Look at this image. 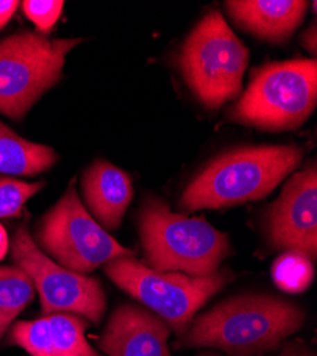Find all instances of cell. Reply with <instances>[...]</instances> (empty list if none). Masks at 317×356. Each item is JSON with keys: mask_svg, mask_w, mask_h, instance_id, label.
Returning a JSON list of instances; mask_svg holds the SVG:
<instances>
[{"mask_svg": "<svg viewBox=\"0 0 317 356\" xmlns=\"http://www.w3.org/2000/svg\"><path fill=\"white\" fill-rule=\"evenodd\" d=\"M316 103V60L269 63L253 72L248 90L226 115L262 130H293L307 120Z\"/></svg>", "mask_w": 317, "mask_h": 356, "instance_id": "277c9868", "label": "cell"}, {"mask_svg": "<svg viewBox=\"0 0 317 356\" xmlns=\"http://www.w3.org/2000/svg\"><path fill=\"white\" fill-rule=\"evenodd\" d=\"M200 356H219V355H214V353H204V355H200Z\"/></svg>", "mask_w": 317, "mask_h": 356, "instance_id": "cb8c5ba5", "label": "cell"}, {"mask_svg": "<svg viewBox=\"0 0 317 356\" xmlns=\"http://www.w3.org/2000/svg\"><path fill=\"white\" fill-rule=\"evenodd\" d=\"M139 234L148 268L208 277L230 254L228 235L205 218L175 214L155 198H147L139 213Z\"/></svg>", "mask_w": 317, "mask_h": 356, "instance_id": "3957f363", "label": "cell"}, {"mask_svg": "<svg viewBox=\"0 0 317 356\" xmlns=\"http://www.w3.org/2000/svg\"><path fill=\"white\" fill-rule=\"evenodd\" d=\"M12 258L36 285L44 315L74 312L100 323L107 308L100 282L53 262L33 241L27 225L13 236Z\"/></svg>", "mask_w": 317, "mask_h": 356, "instance_id": "9c48e42d", "label": "cell"}, {"mask_svg": "<svg viewBox=\"0 0 317 356\" xmlns=\"http://www.w3.org/2000/svg\"><path fill=\"white\" fill-rule=\"evenodd\" d=\"M104 271L132 298L162 316L177 334H184L195 312L230 281L228 271L208 277L158 273L132 257L107 262Z\"/></svg>", "mask_w": 317, "mask_h": 356, "instance_id": "8992f818", "label": "cell"}, {"mask_svg": "<svg viewBox=\"0 0 317 356\" xmlns=\"http://www.w3.org/2000/svg\"><path fill=\"white\" fill-rule=\"evenodd\" d=\"M43 183L28 184L0 177V218L19 217L24 204L43 188Z\"/></svg>", "mask_w": 317, "mask_h": 356, "instance_id": "ac0fdd59", "label": "cell"}, {"mask_svg": "<svg viewBox=\"0 0 317 356\" xmlns=\"http://www.w3.org/2000/svg\"><path fill=\"white\" fill-rule=\"evenodd\" d=\"M249 51L219 12L208 13L188 36L180 54L181 72L199 102L216 108L242 88Z\"/></svg>", "mask_w": 317, "mask_h": 356, "instance_id": "5b68a950", "label": "cell"}, {"mask_svg": "<svg viewBox=\"0 0 317 356\" xmlns=\"http://www.w3.org/2000/svg\"><path fill=\"white\" fill-rule=\"evenodd\" d=\"M272 277L282 291L291 293L303 292L314 277L313 261L300 252L287 251L275 261Z\"/></svg>", "mask_w": 317, "mask_h": 356, "instance_id": "e0dca14e", "label": "cell"}, {"mask_svg": "<svg viewBox=\"0 0 317 356\" xmlns=\"http://www.w3.org/2000/svg\"><path fill=\"white\" fill-rule=\"evenodd\" d=\"M310 33L309 35L307 32L303 35V44L311 51V53H316V26L313 24L310 27Z\"/></svg>", "mask_w": 317, "mask_h": 356, "instance_id": "7402d4cb", "label": "cell"}, {"mask_svg": "<svg viewBox=\"0 0 317 356\" xmlns=\"http://www.w3.org/2000/svg\"><path fill=\"white\" fill-rule=\"evenodd\" d=\"M8 248H9L8 234H6V229L3 228V225L0 224V259L5 258V255L8 254Z\"/></svg>", "mask_w": 317, "mask_h": 356, "instance_id": "603a6c76", "label": "cell"}, {"mask_svg": "<svg viewBox=\"0 0 317 356\" xmlns=\"http://www.w3.org/2000/svg\"><path fill=\"white\" fill-rule=\"evenodd\" d=\"M87 321L71 314H51L36 321L17 322L9 343L32 356H100L85 339Z\"/></svg>", "mask_w": 317, "mask_h": 356, "instance_id": "8fae6325", "label": "cell"}, {"mask_svg": "<svg viewBox=\"0 0 317 356\" xmlns=\"http://www.w3.org/2000/svg\"><path fill=\"white\" fill-rule=\"evenodd\" d=\"M17 6L19 2H16V0H0V29L6 26V23L12 19Z\"/></svg>", "mask_w": 317, "mask_h": 356, "instance_id": "ffe728a7", "label": "cell"}, {"mask_svg": "<svg viewBox=\"0 0 317 356\" xmlns=\"http://www.w3.org/2000/svg\"><path fill=\"white\" fill-rule=\"evenodd\" d=\"M296 145L243 147L215 159L181 198L187 211L216 210L266 197L302 161Z\"/></svg>", "mask_w": 317, "mask_h": 356, "instance_id": "7a4b0ae2", "label": "cell"}, {"mask_svg": "<svg viewBox=\"0 0 317 356\" xmlns=\"http://www.w3.org/2000/svg\"><path fill=\"white\" fill-rule=\"evenodd\" d=\"M35 285L19 266H0V338L13 319L32 302Z\"/></svg>", "mask_w": 317, "mask_h": 356, "instance_id": "2e32d148", "label": "cell"}, {"mask_svg": "<svg viewBox=\"0 0 317 356\" xmlns=\"http://www.w3.org/2000/svg\"><path fill=\"white\" fill-rule=\"evenodd\" d=\"M303 319L300 307L282 298L242 295L198 316L178 345L218 348L230 355L266 352L296 332Z\"/></svg>", "mask_w": 317, "mask_h": 356, "instance_id": "6da1fadb", "label": "cell"}, {"mask_svg": "<svg viewBox=\"0 0 317 356\" xmlns=\"http://www.w3.org/2000/svg\"><path fill=\"white\" fill-rule=\"evenodd\" d=\"M65 2L59 0H26L22 3L24 13L43 33H49L59 20Z\"/></svg>", "mask_w": 317, "mask_h": 356, "instance_id": "d6986e66", "label": "cell"}, {"mask_svg": "<svg viewBox=\"0 0 317 356\" xmlns=\"http://www.w3.org/2000/svg\"><path fill=\"white\" fill-rule=\"evenodd\" d=\"M37 238L63 268L83 275L112 259L134 255L92 218L77 195L74 181L42 220Z\"/></svg>", "mask_w": 317, "mask_h": 356, "instance_id": "ba28073f", "label": "cell"}, {"mask_svg": "<svg viewBox=\"0 0 317 356\" xmlns=\"http://www.w3.org/2000/svg\"><path fill=\"white\" fill-rule=\"evenodd\" d=\"M83 39L19 33L0 42V113L20 120L62 77L66 56Z\"/></svg>", "mask_w": 317, "mask_h": 356, "instance_id": "52a82bcc", "label": "cell"}, {"mask_svg": "<svg viewBox=\"0 0 317 356\" xmlns=\"http://www.w3.org/2000/svg\"><path fill=\"white\" fill-rule=\"evenodd\" d=\"M168 326L150 311L123 305L111 315L100 349L108 356H171Z\"/></svg>", "mask_w": 317, "mask_h": 356, "instance_id": "7c38bea8", "label": "cell"}, {"mask_svg": "<svg viewBox=\"0 0 317 356\" xmlns=\"http://www.w3.org/2000/svg\"><path fill=\"white\" fill-rule=\"evenodd\" d=\"M279 356H314V353H311L307 348L292 345L287 349H284Z\"/></svg>", "mask_w": 317, "mask_h": 356, "instance_id": "44dd1931", "label": "cell"}, {"mask_svg": "<svg viewBox=\"0 0 317 356\" xmlns=\"http://www.w3.org/2000/svg\"><path fill=\"white\" fill-rule=\"evenodd\" d=\"M83 191L89 209L108 229H117L134 191L131 178L107 161H97L83 175Z\"/></svg>", "mask_w": 317, "mask_h": 356, "instance_id": "5bb4252c", "label": "cell"}, {"mask_svg": "<svg viewBox=\"0 0 317 356\" xmlns=\"http://www.w3.org/2000/svg\"><path fill=\"white\" fill-rule=\"evenodd\" d=\"M57 161L53 148L19 137L0 123V172L10 175H36Z\"/></svg>", "mask_w": 317, "mask_h": 356, "instance_id": "9a60e30c", "label": "cell"}, {"mask_svg": "<svg viewBox=\"0 0 317 356\" xmlns=\"http://www.w3.org/2000/svg\"><path fill=\"white\" fill-rule=\"evenodd\" d=\"M225 5L245 31L265 40L283 42L302 23L309 3L296 0H230Z\"/></svg>", "mask_w": 317, "mask_h": 356, "instance_id": "4fadbf2b", "label": "cell"}, {"mask_svg": "<svg viewBox=\"0 0 317 356\" xmlns=\"http://www.w3.org/2000/svg\"><path fill=\"white\" fill-rule=\"evenodd\" d=\"M271 243L296 251L311 261L317 255V170L305 168L292 177L268 216Z\"/></svg>", "mask_w": 317, "mask_h": 356, "instance_id": "30bf717a", "label": "cell"}]
</instances>
